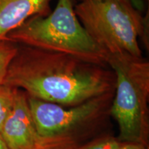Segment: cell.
Listing matches in <instances>:
<instances>
[{"label": "cell", "instance_id": "obj_9", "mask_svg": "<svg viewBox=\"0 0 149 149\" xmlns=\"http://www.w3.org/2000/svg\"><path fill=\"white\" fill-rule=\"evenodd\" d=\"M17 44L9 41H0V84L4 81L9 65L17 51Z\"/></svg>", "mask_w": 149, "mask_h": 149}, {"label": "cell", "instance_id": "obj_8", "mask_svg": "<svg viewBox=\"0 0 149 149\" xmlns=\"http://www.w3.org/2000/svg\"><path fill=\"white\" fill-rule=\"evenodd\" d=\"M17 89L0 84V131L13 107Z\"/></svg>", "mask_w": 149, "mask_h": 149}, {"label": "cell", "instance_id": "obj_12", "mask_svg": "<svg viewBox=\"0 0 149 149\" xmlns=\"http://www.w3.org/2000/svg\"><path fill=\"white\" fill-rule=\"evenodd\" d=\"M84 1H86V0H72L74 5ZM130 1H131L132 3H133L134 6H135V8L137 9V10H138L141 12V11L144 9V3L143 2V0H130Z\"/></svg>", "mask_w": 149, "mask_h": 149}, {"label": "cell", "instance_id": "obj_11", "mask_svg": "<svg viewBox=\"0 0 149 149\" xmlns=\"http://www.w3.org/2000/svg\"><path fill=\"white\" fill-rule=\"evenodd\" d=\"M117 149H148V146L140 144L121 142Z\"/></svg>", "mask_w": 149, "mask_h": 149}, {"label": "cell", "instance_id": "obj_7", "mask_svg": "<svg viewBox=\"0 0 149 149\" xmlns=\"http://www.w3.org/2000/svg\"><path fill=\"white\" fill-rule=\"evenodd\" d=\"M53 0H0V41L35 15L51 13Z\"/></svg>", "mask_w": 149, "mask_h": 149}, {"label": "cell", "instance_id": "obj_6", "mask_svg": "<svg viewBox=\"0 0 149 149\" xmlns=\"http://www.w3.org/2000/svg\"><path fill=\"white\" fill-rule=\"evenodd\" d=\"M8 149H51L39 135L29 109L28 96L17 89L14 105L0 131Z\"/></svg>", "mask_w": 149, "mask_h": 149}, {"label": "cell", "instance_id": "obj_5", "mask_svg": "<svg viewBox=\"0 0 149 149\" xmlns=\"http://www.w3.org/2000/svg\"><path fill=\"white\" fill-rule=\"evenodd\" d=\"M114 92L95 97L72 107L27 96L39 135L51 149H61L74 145L71 136L86 133L107 122L111 116Z\"/></svg>", "mask_w": 149, "mask_h": 149}, {"label": "cell", "instance_id": "obj_4", "mask_svg": "<svg viewBox=\"0 0 149 149\" xmlns=\"http://www.w3.org/2000/svg\"><path fill=\"white\" fill-rule=\"evenodd\" d=\"M116 84L110 113L119 128L122 143L148 146L149 62L143 56L117 54L107 57Z\"/></svg>", "mask_w": 149, "mask_h": 149}, {"label": "cell", "instance_id": "obj_3", "mask_svg": "<svg viewBox=\"0 0 149 149\" xmlns=\"http://www.w3.org/2000/svg\"><path fill=\"white\" fill-rule=\"evenodd\" d=\"M80 23L108 56L141 57L139 39L148 49V19L130 0H86L74 6Z\"/></svg>", "mask_w": 149, "mask_h": 149}, {"label": "cell", "instance_id": "obj_13", "mask_svg": "<svg viewBox=\"0 0 149 149\" xmlns=\"http://www.w3.org/2000/svg\"><path fill=\"white\" fill-rule=\"evenodd\" d=\"M0 149H8V146H6V144L2 137H1V135H0Z\"/></svg>", "mask_w": 149, "mask_h": 149}, {"label": "cell", "instance_id": "obj_10", "mask_svg": "<svg viewBox=\"0 0 149 149\" xmlns=\"http://www.w3.org/2000/svg\"><path fill=\"white\" fill-rule=\"evenodd\" d=\"M120 143L115 137L105 135L81 146L72 145L61 149H117Z\"/></svg>", "mask_w": 149, "mask_h": 149}, {"label": "cell", "instance_id": "obj_2", "mask_svg": "<svg viewBox=\"0 0 149 149\" xmlns=\"http://www.w3.org/2000/svg\"><path fill=\"white\" fill-rule=\"evenodd\" d=\"M74 6L72 0H58L48 15L31 17L4 40L17 45L67 54L108 66L107 55L80 23Z\"/></svg>", "mask_w": 149, "mask_h": 149}, {"label": "cell", "instance_id": "obj_1", "mask_svg": "<svg viewBox=\"0 0 149 149\" xmlns=\"http://www.w3.org/2000/svg\"><path fill=\"white\" fill-rule=\"evenodd\" d=\"M3 84L65 107L114 92L116 77L102 66L67 54L18 45Z\"/></svg>", "mask_w": 149, "mask_h": 149}]
</instances>
